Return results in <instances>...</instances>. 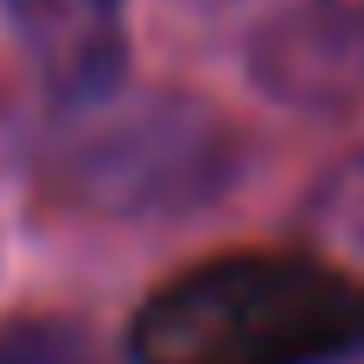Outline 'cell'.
<instances>
[{
  "label": "cell",
  "instance_id": "cell-6",
  "mask_svg": "<svg viewBox=\"0 0 364 364\" xmlns=\"http://www.w3.org/2000/svg\"><path fill=\"white\" fill-rule=\"evenodd\" d=\"M0 364H96V352L70 320L19 314V320H0Z\"/></svg>",
  "mask_w": 364,
  "mask_h": 364
},
{
  "label": "cell",
  "instance_id": "cell-1",
  "mask_svg": "<svg viewBox=\"0 0 364 364\" xmlns=\"http://www.w3.org/2000/svg\"><path fill=\"white\" fill-rule=\"evenodd\" d=\"M364 352V282L314 250L211 256L128 320L134 364H339Z\"/></svg>",
  "mask_w": 364,
  "mask_h": 364
},
{
  "label": "cell",
  "instance_id": "cell-5",
  "mask_svg": "<svg viewBox=\"0 0 364 364\" xmlns=\"http://www.w3.org/2000/svg\"><path fill=\"white\" fill-rule=\"evenodd\" d=\"M307 237H314V256L320 262H333L352 282H364V154L346 160L320 186V198L307 211Z\"/></svg>",
  "mask_w": 364,
  "mask_h": 364
},
{
  "label": "cell",
  "instance_id": "cell-3",
  "mask_svg": "<svg viewBox=\"0 0 364 364\" xmlns=\"http://www.w3.org/2000/svg\"><path fill=\"white\" fill-rule=\"evenodd\" d=\"M19 51L64 109H96L128 77V13L122 0H0Z\"/></svg>",
  "mask_w": 364,
  "mask_h": 364
},
{
  "label": "cell",
  "instance_id": "cell-2",
  "mask_svg": "<svg viewBox=\"0 0 364 364\" xmlns=\"http://www.w3.org/2000/svg\"><path fill=\"white\" fill-rule=\"evenodd\" d=\"M83 122L58 147V186L102 218H173L211 205L237 173V134L218 109L147 90L128 102L77 109Z\"/></svg>",
  "mask_w": 364,
  "mask_h": 364
},
{
  "label": "cell",
  "instance_id": "cell-4",
  "mask_svg": "<svg viewBox=\"0 0 364 364\" xmlns=\"http://www.w3.org/2000/svg\"><path fill=\"white\" fill-rule=\"evenodd\" d=\"M243 64L275 102H307V109L346 102L364 83V6H339V0L294 6L250 38Z\"/></svg>",
  "mask_w": 364,
  "mask_h": 364
}]
</instances>
